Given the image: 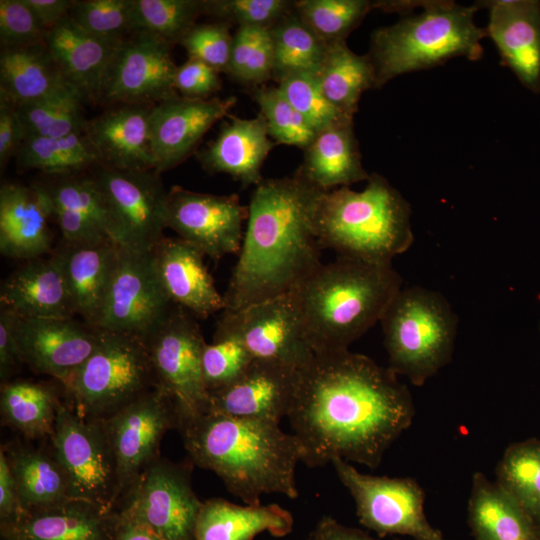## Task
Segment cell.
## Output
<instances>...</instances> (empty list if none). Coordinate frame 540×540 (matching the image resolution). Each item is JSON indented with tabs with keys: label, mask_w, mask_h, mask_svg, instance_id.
Masks as SVG:
<instances>
[{
	"label": "cell",
	"mask_w": 540,
	"mask_h": 540,
	"mask_svg": "<svg viewBox=\"0 0 540 540\" xmlns=\"http://www.w3.org/2000/svg\"><path fill=\"white\" fill-rule=\"evenodd\" d=\"M414 416L412 395L398 376L347 349L315 353L299 368L288 419L305 465L341 458L374 469Z\"/></svg>",
	"instance_id": "obj_1"
},
{
	"label": "cell",
	"mask_w": 540,
	"mask_h": 540,
	"mask_svg": "<svg viewBox=\"0 0 540 540\" xmlns=\"http://www.w3.org/2000/svg\"><path fill=\"white\" fill-rule=\"evenodd\" d=\"M321 192L297 174L255 186L224 310L287 294L322 264L314 228Z\"/></svg>",
	"instance_id": "obj_2"
},
{
	"label": "cell",
	"mask_w": 540,
	"mask_h": 540,
	"mask_svg": "<svg viewBox=\"0 0 540 540\" xmlns=\"http://www.w3.org/2000/svg\"><path fill=\"white\" fill-rule=\"evenodd\" d=\"M177 430L189 460L214 472L245 504L258 505L266 494L298 497L301 449L279 424L204 412L181 418Z\"/></svg>",
	"instance_id": "obj_3"
},
{
	"label": "cell",
	"mask_w": 540,
	"mask_h": 540,
	"mask_svg": "<svg viewBox=\"0 0 540 540\" xmlns=\"http://www.w3.org/2000/svg\"><path fill=\"white\" fill-rule=\"evenodd\" d=\"M402 282L392 264L343 257L321 264L291 291L314 353L349 349L380 322Z\"/></svg>",
	"instance_id": "obj_4"
},
{
	"label": "cell",
	"mask_w": 540,
	"mask_h": 540,
	"mask_svg": "<svg viewBox=\"0 0 540 540\" xmlns=\"http://www.w3.org/2000/svg\"><path fill=\"white\" fill-rule=\"evenodd\" d=\"M314 228L321 248L374 264H391L414 241L410 204L378 173L370 174L362 191L340 187L321 192Z\"/></svg>",
	"instance_id": "obj_5"
},
{
	"label": "cell",
	"mask_w": 540,
	"mask_h": 540,
	"mask_svg": "<svg viewBox=\"0 0 540 540\" xmlns=\"http://www.w3.org/2000/svg\"><path fill=\"white\" fill-rule=\"evenodd\" d=\"M422 9L372 33L368 55L375 68V88L455 57H482L481 40L487 32L474 22L480 9L477 3L463 6L453 1H424Z\"/></svg>",
	"instance_id": "obj_6"
},
{
	"label": "cell",
	"mask_w": 540,
	"mask_h": 540,
	"mask_svg": "<svg viewBox=\"0 0 540 540\" xmlns=\"http://www.w3.org/2000/svg\"><path fill=\"white\" fill-rule=\"evenodd\" d=\"M380 323L388 368L422 386L452 360L458 317L439 292L414 285L402 288Z\"/></svg>",
	"instance_id": "obj_7"
},
{
	"label": "cell",
	"mask_w": 540,
	"mask_h": 540,
	"mask_svg": "<svg viewBox=\"0 0 540 540\" xmlns=\"http://www.w3.org/2000/svg\"><path fill=\"white\" fill-rule=\"evenodd\" d=\"M61 386L65 401L82 417L110 418L156 389L144 338L101 330L94 352Z\"/></svg>",
	"instance_id": "obj_8"
},
{
	"label": "cell",
	"mask_w": 540,
	"mask_h": 540,
	"mask_svg": "<svg viewBox=\"0 0 540 540\" xmlns=\"http://www.w3.org/2000/svg\"><path fill=\"white\" fill-rule=\"evenodd\" d=\"M48 440L66 474L71 497L116 510L118 468L103 422L82 417L62 401Z\"/></svg>",
	"instance_id": "obj_9"
},
{
	"label": "cell",
	"mask_w": 540,
	"mask_h": 540,
	"mask_svg": "<svg viewBox=\"0 0 540 540\" xmlns=\"http://www.w3.org/2000/svg\"><path fill=\"white\" fill-rule=\"evenodd\" d=\"M92 178L106 204L114 244L152 252L167 228L168 191L156 172L100 165Z\"/></svg>",
	"instance_id": "obj_10"
},
{
	"label": "cell",
	"mask_w": 540,
	"mask_h": 540,
	"mask_svg": "<svg viewBox=\"0 0 540 540\" xmlns=\"http://www.w3.org/2000/svg\"><path fill=\"white\" fill-rule=\"evenodd\" d=\"M191 315L173 305L164 320L144 338L156 388L174 401L180 419L204 413L208 405L201 367L206 342Z\"/></svg>",
	"instance_id": "obj_11"
},
{
	"label": "cell",
	"mask_w": 540,
	"mask_h": 540,
	"mask_svg": "<svg viewBox=\"0 0 540 540\" xmlns=\"http://www.w3.org/2000/svg\"><path fill=\"white\" fill-rule=\"evenodd\" d=\"M331 463L354 499L363 526L381 536L397 534L413 540H446L428 522L425 495L416 480L364 474L341 458Z\"/></svg>",
	"instance_id": "obj_12"
},
{
	"label": "cell",
	"mask_w": 540,
	"mask_h": 540,
	"mask_svg": "<svg viewBox=\"0 0 540 540\" xmlns=\"http://www.w3.org/2000/svg\"><path fill=\"white\" fill-rule=\"evenodd\" d=\"M191 474V461L175 463L160 456L143 471L116 510L165 540H195L202 501L193 490Z\"/></svg>",
	"instance_id": "obj_13"
},
{
	"label": "cell",
	"mask_w": 540,
	"mask_h": 540,
	"mask_svg": "<svg viewBox=\"0 0 540 540\" xmlns=\"http://www.w3.org/2000/svg\"><path fill=\"white\" fill-rule=\"evenodd\" d=\"M215 332L236 337L253 359L301 368L314 356L291 292L223 310Z\"/></svg>",
	"instance_id": "obj_14"
},
{
	"label": "cell",
	"mask_w": 540,
	"mask_h": 540,
	"mask_svg": "<svg viewBox=\"0 0 540 540\" xmlns=\"http://www.w3.org/2000/svg\"><path fill=\"white\" fill-rule=\"evenodd\" d=\"M173 305L158 278L152 252L120 247L96 328L145 338Z\"/></svg>",
	"instance_id": "obj_15"
},
{
	"label": "cell",
	"mask_w": 540,
	"mask_h": 540,
	"mask_svg": "<svg viewBox=\"0 0 540 540\" xmlns=\"http://www.w3.org/2000/svg\"><path fill=\"white\" fill-rule=\"evenodd\" d=\"M102 422L117 462L120 501L161 456V440L168 430L178 429L180 414L174 401L156 388Z\"/></svg>",
	"instance_id": "obj_16"
},
{
	"label": "cell",
	"mask_w": 540,
	"mask_h": 540,
	"mask_svg": "<svg viewBox=\"0 0 540 540\" xmlns=\"http://www.w3.org/2000/svg\"><path fill=\"white\" fill-rule=\"evenodd\" d=\"M176 71L169 43L146 32H134L118 45L99 102L154 105L177 96Z\"/></svg>",
	"instance_id": "obj_17"
},
{
	"label": "cell",
	"mask_w": 540,
	"mask_h": 540,
	"mask_svg": "<svg viewBox=\"0 0 540 540\" xmlns=\"http://www.w3.org/2000/svg\"><path fill=\"white\" fill-rule=\"evenodd\" d=\"M247 218L248 206L237 194L199 193L181 186L168 191L167 228L215 261L239 253Z\"/></svg>",
	"instance_id": "obj_18"
},
{
	"label": "cell",
	"mask_w": 540,
	"mask_h": 540,
	"mask_svg": "<svg viewBox=\"0 0 540 540\" xmlns=\"http://www.w3.org/2000/svg\"><path fill=\"white\" fill-rule=\"evenodd\" d=\"M14 334L24 364L63 385L94 352L101 330L75 318L17 316Z\"/></svg>",
	"instance_id": "obj_19"
},
{
	"label": "cell",
	"mask_w": 540,
	"mask_h": 540,
	"mask_svg": "<svg viewBox=\"0 0 540 540\" xmlns=\"http://www.w3.org/2000/svg\"><path fill=\"white\" fill-rule=\"evenodd\" d=\"M298 371L292 366L254 359L234 382L208 394L206 412L280 424L290 413Z\"/></svg>",
	"instance_id": "obj_20"
},
{
	"label": "cell",
	"mask_w": 540,
	"mask_h": 540,
	"mask_svg": "<svg viewBox=\"0 0 540 540\" xmlns=\"http://www.w3.org/2000/svg\"><path fill=\"white\" fill-rule=\"evenodd\" d=\"M236 103L235 96L199 99L177 95L152 105L150 139L155 171L159 173L182 162Z\"/></svg>",
	"instance_id": "obj_21"
},
{
	"label": "cell",
	"mask_w": 540,
	"mask_h": 540,
	"mask_svg": "<svg viewBox=\"0 0 540 540\" xmlns=\"http://www.w3.org/2000/svg\"><path fill=\"white\" fill-rule=\"evenodd\" d=\"M489 9L487 37L494 42L502 64L533 93H540V1L477 2Z\"/></svg>",
	"instance_id": "obj_22"
},
{
	"label": "cell",
	"mask_w": 540,
	"mask_h": 540,
	"mask_svg": "<svg viewBox=\"0 0 540 540\" xmlns=\"http://www.w3.org/2000/svg\"><path fill=\"white\" fill-rule=\"evenodd\" d=\"M52 201L47 186L6 183L0 189V252L32 260L51 250Z\"/></svg>",
	"instance_id": "obj_23"
},
{
	"label": "cell",
	"mask_w": 540,
	"mask_h": 540,
	"mask_svg": "<svg viewBox=\"0 0 540 540\" xmlns=\"http://www.w3.org/2000/svg\"><path fill=\"white\" fill-rule=\"evenodd\" d=\"M204 256L179 237H163L152 251L155 270L170 301L199 318L225 309L224 295L217 290Z\"/></svg>",
	"instance_id": "obj_24"
},
{
	"label": "cell",
	"mask_w": 540,
	"mask_h": 540,
	"mask_svg": "<svg viewBox=\"0 0 540 540\" xmlns=\"http://www.w3.org/2000/svg\"><path fill=\"white\" fill-rule=\"evenodd\" d=\"M117 510L70 499L51 507L24 512L0 525L1 540H113Z\"/></svg>",
	"instance_id": "obj_25"
},
{
	"label": "cell",
	"mask_w": 540,
	"mask_h": 540,
	"mask_svg": "<svg viewBox=\"0 0 540 540\" xmlns=\"http://www.w3.org/2000/svg\"><path fill=\"white\" fill-rule=\"evenodd\" d=\"M151 107L118 104L88 121L86 134L100 156V165L156 172L150 139Z\"/></svg>",
	"instance_id": "obj_26"
},
{
	"label": "cell",
	"mask_w": 540,
	"mask_h": 540,
	"mask_svg": "<svg viewBox=\"0 0 540 540\" xmlns=\"http://www.w3.org/2000/svg\"><path fill=\"white\" fill-rule=\"evenodd\" d=\"M1 306L27 318H74L76 316L61 258L28 260L1 286Z\"/></svg>",
	"instance_id": "obj_27"
},
{
	"label": "cell",
	"mask_w": 540,
	"mask_h": 540,
	"mask_svg": "<svg viewBox=\"0 0 540 540\" xmlns=\"http://www.w3.org/2000/svg\"><path fill=\"white\" fill-rule=\"evenodd\" d=\"M122 41L93 36L67 16L49 31L46 46L83 100L99 102L108 67Z\"/></svg>",
	"instance_id": "obj_28"
},
{
	"label": "cell",
	"mask_w": 540,
	"mask_h": 540,
	"mask_svg": "<svg viewBox=\"0 0 540 540\" xmlns=\"http://www.w3.org/2000/svg\"><path fill=\"white\" fill-rule=\"evenodd\" d=\"M275 145L261 114L251 119L230 117L199 158L210 172L228 174L243 187L256 186L263 180V163Z\"/></svg>",
	"instance_id": "obj_29"
},
{
	"label": "cell",
	"mask_w": 540,
	"mask_h": 540,
	"mask_svg": "<svg viewBox=\"0 0 540 540\" xmlns=\"http://www.w3.org/2000/svg\"><path fill=\"white\" fill-rule=\"evenodd\" d=\"M47 189L64 244H114L106 204L92 177L68 178Z\"/></svg>",
	"instance_id": "obj_30"
},
{
	"label": "cell",
	"mask_w": 540,
	"mask_h": 540,
	"mask_svg": "<svg viewBox=\"0 0 540 540\" xmlns=\"http://www.w3.org/2000/svg\"><path fill=\"white\" fill-rule=\"evenodd\" d=\"M119 248L111 242L67 245L57 250L76 315L96 328Z\"/></svg>",
	"instance_id": "obj_31"
},
{
	"label": "cell",
	"mask_w": 540,
	"mask_h": 540,
	"mask_svg": "<svg viewBox=\"0 0 540 540\" xmlns=\"http://www.w3.org/2000/svg\"><path fill=\"white\" fill-rule=\"evenodd\" d=\"M295 174L320 191L367 181L370 174L362 166L353 122L318 132Z\"/></svg>",
	"instance_id": "obj_32"
},
{
	"label": "cell",
	"mask_w": 540,
	"mask_h": 540,
	"mask_svg": "<svg viewBox=\"0 0 540 540\" xmlns=\"http://www.w3.org/2000/svg\"><path fill=\"white\" fill-rule=\"evenodd\" d=\"M293 517L277 504L238 505L222 498L202 501L195 540H253L261 532L283 537L293 529Z\"/></svg>",
	"instance_id": "obj_33"
},
{
	"label": "cell",
	"mask_w": 540,
	"mask_h": 540,
	"mask_svg": "<svg viewBox=\"0 0 540 540\" xmlns=\"http://www.w3.org/2000/svg\"><path fill=\"white\" fill-rule=\"evenodd\" d=\"M468 521L475 540H540V526L481 472L472 477Z\"/></svg>",
	"instance_id": "obj_34"
},
{
	"label": "cell",
	"mask_w": 540,
	"mask_h": 540,
	"mask_svg": "<svg viewBox=\"0 0 540 540\" xmlns=\"http://www.w3.org/2000/svg\"><path fill=\"white\" fill-rule=\"evenodd\" d=\"M70 91L77 90L66 80L46 45L5 48L2 51L0 96L14 105Z\"/></svg>",
	"instance_id": "obj_35"
},
{
	"label": "cell",
	"mask_w": 540,
	"mask_h": 540,
	"mask_svg": "<svg viewBox=\"0 0 540 540\" xmlns=\"http://www.w3.org/2000/svg\"><path fill=\"white\" fill-rule=\"evenodd\" d=\"M1 448L15 480L24 512L73 499L66 474L50 444L37 447L14 441Z\"/></svg>",
	"instance_id": "obj_36"
},
{
	"label": "cell",
	"mask_w": 540,
	"mask_h": 540,
	"mask_svg": "<svg viewBox=\"0 0 540 540\" xmlns=\"http://www.w3.org/2000/svg\"><path fill=\"white\" fill-rule=\"evenodd\" d=\"M62 401L53 387L28 380L1 383L2 423L30 440L49 439Z\"/></svg>",
	"instance_id": "obj_37"
},
{
	"label": "cell",
	"mask_w": 540,
	"mask_h": 540,
	"mask_svg": "<svg viewBox=\"0 0 540 540\" xmlns=\"http://www.w3.org/2000/svg\"><path fill=\"white\" fill-rule=\"evenodd\" d=\"M318 79L326 98L353 118L362 93L375 88L376 74L368 53H354L344 40L330 43Z\"/></svg>",
	"instance_id": "obj_38"
},
{
	"label": "cell",
	"mask_w": 540,
	"mask_h": 540,
	"mask_svg": "<svg viewBox=\"0 0 540 540\" xmlns=\"http://www.w3.org/2000/svg\"><path fill=\"white\" fill-rule=\"evenodd\" d=\"M270 31L274 51L273 80L278 83L294 74L319 75L330 44L309 28L294 9Z\"/></svg>",
	"instance_id": "obj_39"
},
{
	"label": "cell",
	"mask_w": 540,
	"mask_h": 540,
	"mask_svg": "<svg viewBox=\"0 0 540 540\" xmlns=\"http://www.w3.org/2000/svg\"><path fill=\"white\" fill-rule=\"evenodd\" d=\"M16 155L24 168L57 175H69L101 164L86 132L62 137H26Z\"/></svg>",
	"instance_id": "obj_40"
},
{
	"label": "cell",
	"mask_w": 540,
	"mask_h": 540,
	"mask_svg": "<svg viewBox=\"0 0 540 540\" xmlns=\"http://www.w3.org/2000/svg\"><path fill=\"white\" fill-rule=\"evenodd\" d=\"M496 483L540 526V440L510 445L496 468Z\"/></svg>",
	"instance_id": "obj_41"
},
{
	"label": "cell",
	"mask_w": 540,
	"mask_h": 540,
	"mask_svg": "<svg viewBox=\"0 0 540 540\" xmlns=\"http://www.w3.org/2000/svg\"><path fill=\"white\" fill-rule=\"evenodd\" d=\"M77 91L36 102L15 105L26 137H62L86 132V121Z\"/></svg>",
	"instance_id": "obj_42"
},
{
	"label": "cell",
	"mask_w": 540,
	"mask_h": 540,
	"mask_svg": "<svg viewBox=\"0 0 540 540\" xmlns=\"http://www.w3.org/2000/svg\"><path fill=\"white\" fill-rule=\"evenodd\" d=\"M203 13V0H134V32L180 43Z\"/></svg>",
	"instance_id": "obj_43"
},
{
	"label": "cell",
	"mask_w": 540,
	"mask_h": 540,
	"mask_svg": "<svg viewBox=\"0 0 540 540\" xmlns=\"http://www.w3.org/2000/svg\"><path fill=\"white\" fill-rule=\"evenodd\" d=\"M374 9L369 0H298L294 11L299 18L327 43L346 37Z\"/></svg>",
	"instance_id": "obj_44"
},
{
	"label": "cell",
	"mask_w": 540,
	"mask_h": 540,
	"mask_svg": "<svg viewBox=\"0 0 540 540\" xmlns=\"http://www.w3.org/2000/svg\"><path fill=\"white\" fill-rule=\"evenodd\" d=\"M274 51L268 28L240 26L233 35L227 74L235 81L260 86L273 77Z\"/></svg>",
	"instance_id": "obj_45"
},
{
	"label": "cell",
	"mask_w": 540,
	"mask_h": 540,
	"mask_svg": "<svg viewBox=\"0 0 540 540\" xmlns=\"http://www.w3.org/2000/svg\"><path fill=\"white\" fill-rule=\"evenodd\" d=\"M251 94L266 121L269 135L276 144L296 146L304 150L312 142L317 133L278 87L256 86L251 90Z\"/></svg>",
	"instance_id": "obj_46"
},
{
	"label": "cell",
	"mask_w": 540,
	"mask_h": 540,
	"mask_svg": "<svg viewBox=\"0 0 540 540\" xmlns=\"http://www.w3.org/2000/svg\"><path fill=\"white\" fill-rule=\"evenodd\" d=\"M277 87L316 133L353 122L326 98L318 76L290 75L281 79Z\"/></svg>",
	"instance_id": "obj_47"
},
{
	"label": "cell",
	"mask_w": 540,
	"mask_h": 540,
	"mask_svg": "<svg viewBox=\"0 0 540 540\" xmlns=\"http://www.w3.org/2000/svg\"><path fill=\"white\" fill-rule=\"evenodd\" d=\"M70 18L101 39L122 41L134 33V0L74 1Z\"/></svg>",
	"instance_id": "obj_48"
},
{
	"label": "cell",
	"mask_w": 540,
	"mask_h": 540,
	"mask_svg": "<svg viewBox=\"0 0 540 540\" xmlns=\"http://www.w3.org/2000/svg\"><path fill=\"white\" fill-rule=\"evenodd\" d=\"M253 360L236 337L215 332L213 342L205 343L202 350V377L208 394L234 382Z\"/></svg>",
	"instance_id": "obj_49"
},
{
	"label": "cell",
	"mask_w": 540,
	"mask_h": 540,
	"mask_svg": "<svg viewBox=\"0 0 540 540\" xmlns=\"http://www.w3.org/2000/svg\"><path fill=\"white\" fill-rule=\"evenodd\" d=\"M289 0H203V13L240 26L271 29L294 9Z\"/></svg>",
	"instance_id": "obj_50"
},
{
	"label": "cell",
	"mask_w": 540,
	"mask_h": 540,
	"mask_svg": "<svg viewBox=\"0 0 540 540\" xmlns=\"http://www.w3.org/2000/svg\"><path fill=\"white\" fill-rule=\"evenodd\" d=\"M180 44L186 49L188 58L200 60L219 73H227L233 44L229 23L195 25Z\"/></svg>",
	"instance_id": "obj_51"
},
{
	"label": "cell",
	"mask_w": 540,
	"mask_h": 540,
	"mask_svg": "<svg viewBox=\"0 0 540 540\" xmlns=\"http://www.w3.org/2000/svg\"><path fill=\"white\" fill-rule=\"evenodd\" d=\"M48 33L24 0L0 1V38L5 48L46 45Z\"/></svg>",
	"instance_id": "obj_52"
},
{
	"label": "cell",
	"mask_w": 540,
	"mask_h": 540,
	"mask_svg": "<svg viewBox=\"0 0 540 540\" xmlns=\"http://www.w3.org/2000/svg\"><path fill=\"white\" fill-rule=\"evenodd\" d=\"M220 84L219 72L200 60L188 58L177 67L175 89L184 97L206 99Z\"/></svg>",
	"instance_id": "obj_53"
},
{
	"label": "cell",
	"mask_w": 540,
	"mask_h": 540,
	"mask_svg": "<svg viewBox=\"0 0 540 540\" xmlns=\"http://www.w3.org/2000/svg\"><path fill=\"white\" fill-rule=\"evenodd\" d=\"M17 315L8 308L0 310V379L9 381L14 372L24 364L16 338L14 327Z\"/></svg>",
	"instance_id": "obj_54"
},
{
	"label": "cell",
	"mask_w": 540,
	"mask_h": 540,
	"mask_svg": "<svg viewBox=\"0 0 540 540\" xmlns=\"http://www.w3.org/2000/svg\"><path fill=\"white\" fill-rule=\"evenodd\" d=\"M25 133L16 106L0 96V164L5 166L10 157L16 154Z\"/></svg>",
	"instance_id": "obj_55"
},
{
	"label": "cell",
	"mask_w": 540,
	"mask_h": 540,
	"mask_svg": "<svg viewBox=\"0 0 540 540\" xmlns=\"http://www.w3.org/2000/svg\"><path fill=\"white\" fill-rule=\"evenodd\" d=\"M24 509L5 453L0 449V525L16 521Z\"/></svg>",
	"instance_id": "obj_56"
},
{
	"label": "cell",
	"mask_w": 540,
	"mask_h": 540,
	"mask_svg": "<svg viewBox=\"0 0 540 540\" xmlns=\"http://www.w3.org/2000/svg\"><path fill=\"white\" fill-rule=\"evenodd\" d=\"M311 540H377L360 529L345 526L332 517H323L309 535Z\"/></svg>",
	"instance_id": "obj_57"
},
{
	"label": "cell",
	"mask_w": 540,
	"mask_h": 540,
	"mask_svg": "<svg viewBox=\"0 0 540 540\" xmlns=\"http://www.w3.org/2000/svg\"><path fill=\"white\" fill-rule=\"evenodd\" d=\"M41 24L50 31L69 16L73 2L70 0H24Z\"/></svg>",
	"instance_id": "obj_58"
},
{
	"label": "cell",
	"mask_w": 540,
	"mask_h": 540,
	"mask_svg": "<svg viewBox=\"0 0 540 540\" xmlns=\"http://www.w3.org/2000/svg\"><path fill=\"white\" fill-rule=\"evenodd\" d=\"M119 513V512H118ZM113 540H165L149 526L119 513Z\"/></svg>",
	"instance_id": "obj_59"
},
{
	"label": "cell",
	"mask_w": 540,
	"mask_h": 540,
	"mask_svg": "<svg viewBox=\"0 0 540 540\" xmlns=\"http://www.w3.org/2000/svg\"><path fill=\"white\" fill-rule=\"evenodd\" d=\"M306 540H311L310 537H308Z\"/></svg>",
	"instance_id": "obj_60"
},
{
	"label": "cell",
	"mask_w": 540,
	"mask_h": 540,
	"mask_svg": "<svg viewBox=\"0 0 540 540\" xmlns=\"http://www.w3.org/2000/svg\"><path fill=\"white\" fill-rule=\"evenodd\" d=\"M539 330H540V324H539Z\"/></svg>",
	"instance_id": "obj_61"
}]
</instances>
